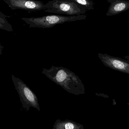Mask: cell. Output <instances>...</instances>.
<instances>
[{"label": "cell", "instance_id": "1", "mask_svg": "<svg viewBox=\"0 0 129 129\" xmlns=\"http://www.w3.org/2000/svg\"><path fill=\"white\" fill-rule=\"evenodd\" d=\"M42 73L70 94L79 95L85 92L84 85L79 77L66 68L53 65L50 69L43 68Z\"/></svg>", "mask_w": 129, "mask_h": 129}, {"label": "cell", "instance_id": "2", "mask_svg": "<svg viewBox=\"0 0 129 129\" xmlns=\"http://www.w3.org/2000/svg\"><path fill=\"white\" fill-rule=\"evenodd\" d=\"M87 16L85 14L74 16L50 15L40 17H22L21 19L28 25L29 28H48L67 22L85 20Z\"/></svg>", "mask_w": 129, "mask_h": 129}, {"label": "cell", "instance_id": "3", "mask_svg": "<svg viewBox=\"0 0 129 129\" xmlns=\"http://www.w3.org/2000/svg\"><path fill=\"white\" fill-rule=\"evenodd\" d=\"M45 12L68 16L85 14L87 10L73 0H52L45 4Z\"/></svg>", "mask_w": 129, "mask_h": 129}, {"label": "cell", "instance_id": "4", "mask_svg": "<svg viewBox=\"0 0 129 129\" xmlns=\"http://www.w3.org/2000/svg\"><path fill=\"white\" fill-rule=\"evenodd\" d=\"M11 79L19 96L23 108L28 111L30 107H33L40 111L38 100L36 94L19 78L12 75Z\"/></svg>", "mask_w": 129, "mask_h": 129}, {"label": "cell", "instance_id": "5", "mask_svg": "<svg viewBox=\"0 0 129 129\" xmlns=\"http://www.w3.org/2000/svg\"><path fill=\"white\" fill-rule=\"evenodd\" d=\"M98 57L106 67L112 70L129 74V62L127 60L106 53H99Z\"/></svg>", "mask_w": 129, "mask_h": 129}, {"label": "cell", "instance_id": "6", "mask_svg": "<svg viewBox=\"0 0 129 129\" xmlns=\"http://www.w3.org/2000/svg\"><path fill=\"white\" fill-rule=\"evenodd\" d=\"M11 10L17 9L29 11L44 10L46 5L35 0H4Z\"/></svg>", "mask_w": 129, "mask_h": 129}, {"label": "cell", "instance_id": "7", "mask_svg": "<svg viewBox=\"0 0 129 129\" xmlns=\"http://www.w3.org/2000/svg\"><path fill=\"white\" fill-rule=\"evenodd\" d=\"M110 5L106 13L108 16L117 15L129 9V1L125 0H107Z\"/></svg>", "mask_w": 129, "mask_h": 129}, {"label": "cell", "instance_id": "8", "mask_svg": "<svg viewBox=\"0 0 129 129\" xmlns=\"http://www.w3.org/2000/svg\"><path fill=\"white\" fill-rule=\"evenodd\" d=\"M53 129H84L83 126L72 120H56Z\"/></svg>", "mask_w": 129, "mask_h": 129}, {"label": "cell", "instance_id": "9", "mask_svg": "<svg viewBox=\"0 0 129 129\" xmlns=\"http://www.w3.org/2000/svg\"><path fill=\"white\" fill-rule=\"evenodd\" d=\"M8 17V16L0 12V29L7 31L13 32V26L7 19V18Z\"/></svg>", "mask_w": 129, "mask_h": 129}, {"label": "cell", "instance_id": "10", "mask_svg": "<svg viewBox=\"0 0 129 129\" xmlns=\"http://www.w3.org/2000/svg\"><path fill=\"white\" fill-rule=\"evenodd\" d=\"M81 6L84 7L87 10L94 9V3L92 0H73Z\"/></svg>", "mask_w": 129, "mask_h": 129}, {"label": "cell", "instance_id": "11", "mask_svg": "<svg viewBox=\"0 0 129 129\" xmlns=\"http://www.w3.org/2000/svg\"><path fill=\"white\" fill-rule=\"evenodd\" d=\"M3 47L1 44V41H0V55H1L2 54L3 51Z\"/></svg>", "mask_w": 129, "mask_h": 129}, {"label": "cell", "instance_id": "12", "mask_svg": "<svg viewBox=\"0 0 129 129\" xmlns=\"http://www.w3.org/2000/svg\"><path fill=\"white\" fill-rule=\"evenodd\" d=\"M124 58L126 60L129 62V55H127V56H125L124 57Z\"/></svg>", "mask_w": 129, "mask_h": 129}, {"label": "cell", "instance_id": "13", "mask_svg": "<svg viewBox=\"0 0 129 129\" xmlns=\"http://www.w3.org/2000/svg\"><path fill=\"white\" fill-rule=\"evenodd\" d=\"M128 105H129V103H128Z\"/></svg>", "mask_w": 129, "mask_h": 129}, {"label": "cell", "instance_id": "14", "mask_svg": "<svg viewBox=\"0 0 129 129\" xmlns=\"http://www.w3.org/2000/svg\"><path fill=\"white\" fill-rule=\"evenodd\" d=\"M128 23H129V21H128Z\"/></svg>", "mask_w": 129, "mask_h": 129}]
</instances>
